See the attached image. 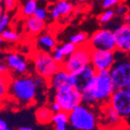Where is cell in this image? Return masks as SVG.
Returning <instances> with one entry per match:
<instances>
[{"mask_svg": "<svg viewBox=\"0 0 130 130\" xmlns=\"http://www.w3.org/2000/svg\"><path fill=\"white\" fill-rule=\"evenodd\" d=\"M118 2H119V0H103L102 7L105 9H109L116 5H117Z\"/></svg>", "mask_w": 130, "mask_h": 130, "instance_id": "4dcf8cb0", "label": "cell"}, {"mask_svg": "<svg viewBox=\"0 0 130 130\" xmlns=\"http://www.w3.org/2000/svg\"><path fill=\"white\" fill-rule=\"evenodd\" d=\"M3 62L8 66L9 69L18 75H24L28 69V66L26 59L19 54L15 53H7L5 55Z\"/></svg>", "mask_w": 130, "mask_h": 130, "instance_id": "7c38bea8", "label": "cell"}, {"mask_svg": "<svg viewBox=\"0 0 130 130\" xmlns=\"http://www.w3.org/2000/svg\"><path fill=\"white\" fill-rule=\"evenodd\" d=\"M10 127L8 126V124L6 120L0 119V130H9Z\"/></svg>", "mask_w": 130, "mask_h": 130, "instance_id": "836d02e7", "label": "cell"}, {"mask_svg": "<svg viewBox=\"0 0 130 130\" xmlns=\"http://www.w3.org/2000/svg\"><path fill=\"white\" fill-rule=\"evenodd\" d=\"M96 73H98V70L95 69L93 64H87L78 71L71 74L73 86L79 91L83 92L92 83L94 78L96 76Z\"/></svg>", "mask_w": 130, "mask_h": 130, "instance_id": "9c48e42d", "label": "cell"}, {"mask_svg": "<svg viewBox=\"0 0 130 130\" xmlns=\"http://www.w3.org/2000/svg\"><path fill=\"white\" fill-rule=\"evenodd\" d=\"M8 69H9L8 66L5 63V62H2L1 65H0V72H1V74H4V73L7 72L8 71Z\"/></svg>", "mask_w": 130, "mask_h": 130, "instance_id": "d590c367", "label": "cell"}, {"mask_svg": "<svg viewBox=\"0 0 130 130\" xmlns=\"http://www.w3.org/2000/svg\"><path fill=\"white\" fill-rule=\"evenodd\" d=\"M54 114L55 113L51 110V108H48L46 106L39 107L36 112V118L37 123L40 125H47L52 123Z\"/></svg>", "mask_w": 130, "mask_h": 130, "instance_id": "d6986e66", "label": "cell"}, {"mask_svg": "<svg viewBox=\"0 0 130 130\" xmlns=\"http://www.w3.org/2000/svg\"><path fill=\"white\" fill-rule=\"evenodd\" d=\"M127 54L129 55V56H130V49H129V50H128V51H127Z\"/></svg>", "mask_w": 130, "mask_h": 130, "instance_id": "b9f144b4", "label": "cell"}, {"mask_svg": "<svg viewBox=\"0 0 130 130\" xmlns=\"http://www.w3.org/2000/svg\"><path fill=\"white\" fill-rule=\"evenodd\" d=\"M92 49H103L115 51L117 49V40L114 31L110 29H100L95 32L88 39Z\"/></svg>", "mask_w": 130, "mask_h": 130, "instance_id": "ba28073f", "label": "cell"}, {"mask_svg": "<svg viewBox=\"0 0 130 130\" xmlns=\"http://www.w3.org/2000/svg\"><path fill=\"white\" fill-rule=\"evenodd\" d=\"M50 108H51V110H52L55 114H56V113H57V112H60V111L62 110V108H61V106L59 105L58 102H56V100H55L54 102L51 104V106H50Z\"/></svg>", "mask_w": 130, "mask_h": 130, "instance_id": "d6a6232c", "label": "cell"}, {"mask_svg": "<svg viewBox=\"0 0 130 130\" xmlns=\"http://www.w3.org/2000/svg\"><path fill=\"white\" fill-rule=\"evenodd\" d=\"M60 48H61L62 53L64 54V56H65L66 57H67V56H69L72 53L75 52V50L77 48V45H76V44L72 43V42L69 41L68 43L64 44L63 46H60Z\"/></svg>", "mask_w": 130, "mask_h": 130, "instance_id": "cb8c5ba5", "label": "cell"}, {"mask_svg": "<svg viewBox=\"0 0 130 130\" xmlns=\"http://www.w3.org/2000/svg\"><path fill=\"white\" fill-rule=\"evenodd\" d=\"M92 50L93 49L89 46L88 42H87L86 44H81L75 50L74 53H72L69 56L66 57L64 62L62 63V68H64L70 74L78 71L83 67L91 63Z\"/></svg>", "mask_w": 130, "mask_h": 130, "instance_id": "5b68a950", "label": "cell"}, {"mask_svg": "<svg viewBox=\"0 0 130 130\" xmlns=\"http://www.w3.org/2000/svg\"><path fill=\"white\" fill-rule=\"evenodd\" d=\"M1 1H2V0H1Z\"/></svg>", "mask_w": 130, "mask_h": 130, "instance_id": "ee69618b", "label": "cell"}, {"mask_svg": "<svg viewBox=\"0 0 130 130\" xmlns=\"http://www.w3.org/2000/svg\"><path fill=\"white\" fill-rule=\"evenodd\" d=\"M34 65L36 73L47 80L62 67L61 64L57 63L54 59L52 54L44 51H39L35 55Z\"/></svg>", "mask_w": 130, "mask_h": 130, "instance_id": "52a82bcc", "label": "cell"}, {"mask_svg": "<svg viewBox=\"0 0 130 130\" xmlns=\"http://www.w3.org/2000/svg\"><path fill=\"white\" fill-rule=\"evenodd\" d=\"M123 120H124V123H125V126H127L130 127V115L127 117H126V118H124Z\"/></svg>", "mask_w": 130, "mask_h": 130, "instance_id": "8d00e7d4", "label": "cell"}, {"mask_svg": "<svg viewBox=\"0 0 130 130\" xmlns=\"http://www.w3.org/2000/svg\"><path fill=\"white\" fill-rule=\"evenodd\" d=\"M52 123L54 124L55 129L56 130H67V125H69V116L68 113L61 110L53 116Z\"/></svg>", "mask_w": 130, "mask_h": 130, "instance_id": "ac0fdd59", "label": "cell"}, {"mask_svg": "<svg viewBox=\"0 0 130 130\" xmlns=\"http://www.w3.org/2000/svg\"><path fill=\"white\" fill-rule=\"evenodd\" d=\"M5 85H6V82L4 81V79H1V82H0V95H1V98H4L5 95H7V87L8 86H6L5 87Z\"/></svg>", "mask_w": 130, "mask_h": 130, "instance_id": "1f68e13d", "label": "cell"}, {"mask_svg": "<svg viewBox=\"0 0 130 130\" xmlns=\"http://www.w3.org/2000/svg\"><path fill=\"white\" fill-rule=\"evenodd\" d=\"M124 22H125V23H130V15L126 14V15L124 17Z\"/></svg>", "mask_w": 130, "mask_h": 130, "instance_id": "74e56055", "label": "cell"}, {"mask_svg": "<svg viewBox=\"0 0 130 130\" xmlns=\"http://www.w3.org/2000/svg\"><path fill=\"white\" fill-rule=\"evenodd\" d=\"M115 62L109 69L116 89L126 88L130 83V56L127 52L116 49Z\"/></svg>", "mask_w": 130, "mask_h": 130, "instance_id": "3957f363", "label": "cell"}, {"mask_svg": "<svg viewBox=\"0 0 130 130\" xmlns=\"http://www.w3.org/2000/svg\"><path fill=\"white\" fill-rule=\"evenodd\" d=\"M37 46L39 51L52 53L56 47L55 38L50 34H42L37 40Z\"/></svg>", "mask_w": 130, "mask_h": 130, "instance_id": "e0dca14e", "label": "cell"}, {"mask_svg": "<svg viewBox=\"0 0 130 130\" xmlns=\"http://www.w3.org/2000/svg\"><path fill=\"white\" fill-rule=\"evenodd\" d=\"M9 21H10V17H9V15L7 12H5V13L0 15V31L1 32L7 29Z\"/></svg>", "mask_w": 130, "mask_h": 130, "instance_id": "484cf974", "label": "cell"}, {"mask_svg": "<svg viewBox=\"0 0 130 130\" xmlns=\"http://www.w3.org/2000/svg\"><path fill=\"white\" fill-rule=\"evenodd\" d=\"M115 62L114 51L103 49H93L91 55V63L98 71L109 70Z\"/></svg>", "mask_w": 130, "mask_h": 130, "instance_id": "8fae6325", "label": "cell"}, {"mask_svg": "<svg viewBox=\"0 0 130 130\" xmlns=\"http://www.w3.org/2000/svg\"><path fill=\"white\" fill-rule=\"evenodd\" d=\"M91 107L80 104L76 106L69 116V126L76 130H95L98 128V118Z\"/></svg>", "mask_w": 130, "mask_h": 130, "instance_id": "277c9868", "label": "cell"}, {"mask_svg": "<svg viewBox=\"0 0 130 130\" xmlns=\"http://www.w3.org/2000/svg\"><path fill=\"white\" fill-rule=\"evenodd\" d=\"M37 0H27L26 2V4L24 5L23 9H22V13L25 17H30L33 15L35 11L37 8Z\"/></svg>", "mask_w": 130, "mask_h": 130, "instance_id": "44dd1931", "label": "cell"}, {"mask_svg": "<svg viewBox=\"0 0 130 130\" xmlns=\"http://www.w3.org/2000/svg\"><path fill=\"white\" fill-rule=\"evenodd\" d=\"M109 104L118 112L123 119L130 115V93L126 88L116 89Z\"/></svg>", "mask_w": 130, "mask_h": 130, "instance_id": "30bf717a", "label": "cell"}, {"mask_svg": "<svg viewBox=\"0 0 130 130\" xmlns=\"http://www.w3.org/2000/svg\"><path fill=\"white\" fill-rule=\"evenodd\" d=\"M52 56L53 57H54L55 60L57 62V63L61 64V66H62V63L64 62V60H65L66 56H64V54L62 53V51H61V48L60 46H56V49L54 50L52 52Z\"/></svg>", "mask_w": 130, "mask_h": 130, "instance_id": "4316f807", "label": "cell"}, {"mask_svg": "<svg viewBox=\"0 0 130 130\" xmlns=\"http://www.w3.org/2000/svg\"><path fill=\"white\" fill-rule=\"evenodd\" d=\"M126 90H127V91L130 93V83H129V85H128L127 87H126Z\"/></svg>", "mask_w": 130, "mask_h": 130, "instance_id": "ab89813d", "label": "cell"}, {"mask_svg": "<svg viewBox=\"0 0 130 130\" xmlns=\"http://www.w3.org/2000/svg\"><path fill=\"white\" fill-rule=\"evenodd\" d=\"M55 8L58 11L61 15H67L73 11V5L66 0H61L55 5Z\"/></svg>", "mask_w": 130, "mask_h": 130, "instance_id": "ffe728a7", "label": "cell"}, {"mask_svg": "<svg viewBox=\"0 0 130 130\" xmlns=\"http://www.w3.org/2000/svg\"><path fill=\"white\" fill-rule=\"evenodd\" d=\"M69 41L72 43L76 44V45H81V44L87 43L88 41V38H87V35L86 33H77L76 35H73L69 37Z\"/></svg>", "mask_w": 130, "mask_h": 130, "instance_id": "603a6c76", "label": "cell"}, {"mask_svg": "<svg viewBox=\"0 0 130 130\" xmlns=\"http://www.w3.org/2000/svg\"><path fill=\"white\" fill-rule=\"evenodd\" d=\"M18 4V0H2L1 5H3L7 11H11L15 9Z\"/></svg>", "mask_w": 130, "mask_h": 130, "instance_id": "83f0119b", "label": "cell"}, {"mask_svg": "<svg viewBox=\"0 0 130 130\" xmlns=\"http://www.w3.org/2000/svg\"><path fill=\"white\" fill-rule=\"evenodd\" d=\"M115 10H112V9H107L106 11H105L102 15H100L99 21L101 24H106V23H108L109 21L114 18L115 17Z\"/></svg>", "mask_w": 130, "mask_h": 130, "instance_id": "d4e9b609", "label": "cell"}, {"mask_svg": "<svg viewBox=\"0 0 130 130\" xmlns=\"http://www.w3.org/2000/svg\"><path fill=\"white\" fill-rule=\"evenodd\" d=\"M34 15L37 17V18H40V19L46 21V18H47V11H46V8H44V7H37V10L34 13Z\"/></svg>", "mask_w": 130, "mask_h": 130, "instance_id": "f546056e", "label": "cell"}, {"mask_svg": "<svg viewBox=\"0 0 130 130\" xmlns=\"http://www.w3.org/2000/svg\"><path fill=\"white\" fill-rule=\"evenodd\" d=\"M86 89H88L92 92L98 105L105 106L108 104L113 93L116 91V87L110 75V71H98L94 80Z\"/></svg>", "mask_w": 130, "mask_h": 130, "instance_id": "7a4b0ae2", "label": "cell"}, {"mask_svg": "<svg viewBox=\"0 0 130 130\" xmlns=\"http://www.w3.org/2000/svg\"><path fill=\"white\" fill-rule=\"evenodd\" d=\"M25 26L26 28V32L31 36H37L46 27L45 20L37 18L35 15L27 17L25 21Z\"/></svg>", "mask_w": 130, "mask_h": 130, "instance_id": "2e32d148", "label": "cell"}, {"mask_svg": "<svg viewBox=\"0 0 130 130\" xmlns=\"http://www.w3.org/2000/svg\"><path fill=\"white\" fill-rule=\"evenodd\" d=\"M55 100L59 103L62 110L69 113L76 106L82 104V92L73 85H68L56 90Z\"/></svg>", "mask_w": 130, "mask_h": 130, "instance_id": "8992f818", "label": "cell"}, {"mask_svg": "<svg viewBox=\"0 0 130 130\" xmlns=\"http://www.w3.org/2000/svg\"><path fill=\"white\" fill-rule=\"evenodd\" d=\"M1 37L5 41L7 42H15L20 39V37L18 33L11 29H6L3 32H1Z\"/></svg>", "mask_w": 130, "mask_h": 130, "instance_id": "7402d4cb", "label": "cell"}, {"mask_svg": "<svg viewBox=\"0 0 130 130\" xmlns=\"http://www.w3.org/2000/svg\"><path fill=\"white\" fill-rule=\"evenodd\" d=\"M48 85L51 88L56 91L61 87L68 86V85H73L72 76L70 73H68L61 67L52 77L48 79Z\"/></svg>", "mask_w": 130, "mask_h": 130, "instance_id": "9a60e30c", "label": "cell"}, {"mask_svg": "<svg viewBox=\"0 0 130 130\" xmlns=\"http://www.w3.org/2000/svg\"><path fill=\"white\" fill-rule=\"evenodd\" d=\"M117 40V49L127 52L130 49V23L120 25L114 30Z\"/></svg>", "mask_w": 130, "mask_h": 130, "instance_id": "4fadbf2b", "label": "cell"}, {"mask_svg": "<svg viewBox=\"0 0 130 130\" xmlns=\"http://www.w3.org/2000/svg\"><path fill=\"white\" fill-rule=\"evenodd\" d=\"M102 120L105 122L104 125H106V127L108 128H117L118 127V126L125 125L121 116L109 103L103 106Z\"/></svg>", "mask_w": 130, "mask_h": 130, "instance_id": "5bb4252c", "label": "cell"}, {"mask_svg": "<svg viewBox=\"0 0 130 130\" xmlns=\"http://www.w3.org/2000/svg\"><path fill=\"white\" fill-rule=\"evenodd\" d=\"M128 7L125 5H119L115 8V14L117 17H125L128 13Z\"/></svg>", "mask_w": 130, "mask_h": 130, "instance_id": "f1b7e54d", "label": "cell"}, {"mask_svg": "<svg viewBox=\"0 0 130 130\" xmlns=\"http://www.w3.org/2000/svg\"><path fill=\"white\" fill-rule=\"evenodd\" d=\"M43 1H46V0H43Z\"/></svg>", "mask_w": 130, "mask_h": 130, "instance_id": "7bdbcfd3", "label": "cell"}, {"mask_svg": "<svg viewBox=\"0 0 130 130\" xmlns=\"http://www.w3.org/2000/svg\"><path fill=\"white\" fill-rule=\"evenodd\" d=\"M76 1L79 3H83V2H85V1H87V0H76Z\"/></svg>", "mask_w": 130, "mask_h": 130, "instance_id": "60d3db41", "label": "cell"}, {"mask_svg": "<svg viewBox=\"0 0 130 130\" xmlns=\"http://www.w3.org/2000/svg\"><path fill=\"white\" fill-rule=\"evenodd\" d=\"M50 17H51L52 19H57L59 17H61V15L56 8H54L51 12H50Z\"/></svg>", "mask_w": 130, "mask_h": 130, "instance_id": "e575fe53", "label": "cell"}, {"mask_svg": "<svg viewBox=\"0 0 130 130\" xmlns=\"http://www.w3.org/2000/svg\"><path fill=\"white\" fill-rule=\"evenodd\" d=\"M32 127H28V126H21L19 127V130H32Z\"/></svg>", "mask_w": 130, "mask_h": 130, "instance_id": "f35d334b", "label": "cell"}, {"mask_svg": "<svg viewBox=\"0 0 130 130\" xmlns=\"http://www.w3.org/2000/svg\"><path fill=\"white\" fill-rule=\"evenodd\" d=\"M37 93V87L34 76H24L14 78L8 84L7 95L17 104L28 106L35 102Z\"/></svg>", "mask_w": 130, "mask_h": 130, "instance_id": "6da1fadb", "label": "cell"}]
</instances>
